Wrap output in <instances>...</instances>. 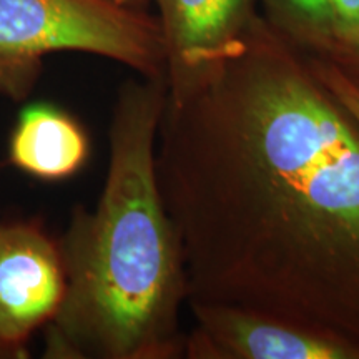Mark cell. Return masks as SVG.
<instances>
[{"instance_id":"obj_1","label":"cell","mask_w":359,"mask_h":359,"mask_svg":"<svg viewBox=\"0 0 359 359\" xmlns=\"http://www.w3.org/2000/svg\"><path fill=\"white\" fill-rule=\"evenodd\" d=\"M156 177L188 303L359 349V123L263 15L222 64L167 88Z\"/></svg>"},{"instance_id":"obj_2","label":"cell","mask_w":359,"mask_h":359,"mask_svg":"<svg viewBox=\"0 0 359 359\" xmlns=\"http://www.w3.org/2000/svg\"><path fill=\"white\" fill-rule=\"evenodd\" d=\"M165 100L167 79H133L118 90L100 198L93 210L75 206L57 238L67 288L45 326L43 358H183L185 259L156 177Z\"/></svg>"},{"instance_id":"obj_3","label":"cell","mask_w":359,"mask_h":359,"mask_svg":"<svg viewBox=\"0 0 359 359\" xmlns=\"http://www.w3.org/2000/svg\"><path fill=\"white\" fill-rule=\"evenodd\" d=\"M53 52L118 62L145 79H167L156 17L115 0H0V95L22 102Z\"/></svg>"},{"instance_id":"obj_4","label":"cell","mask_w":359,"mask_h":359,"mask_svg":"<svg viewBox=\"0 0 359 359\" xmlns=\"http://www.w3.org/2000/svg\"><path fill=\"white\" fill-rule=\"evenodd\" d=\"M65 288L58 240L42 223H0V359L29 358L32 336L57 316Z\"/></svg>"},{"instance_id":"obj_5","label":"cell","mask_w":359,"mask_h":359,"mask_svg":"<svg viewBox=\"0 0 359 359\" xmlns=\"http://www.w3.org/2000/svg\"><path fill=\"white\" fill-rule=\"evenodd\" d=\"M188 359H359V349L296 323L223 303H188Z\"/></svg>"},{"instance_id":"obj_6","label":"cell","mask_w":359,"mask_h":359,"mask_svg":"<svg viewBox=\"0 0 359 359\" xmlns=\"http://www.w3.org/2000/svg\"><path fill=\"white\" fill-rule=\"evenodd\" d=\"M167 50V88L200 79L245 42L255 0H155Z\"/></svg>"},{"instance_id":"obj_7","label":"cell","mask_w":359,"mask_h":359,"mask_svg":"<svg viewBox=\"0 0 359 359\" xmlns=\"http://www.w3.org/2000/svg\"><path fill=\"white\" fill-rule=\"evenodd\" d=\"M90 156L87 130L69 111L47 102L20 111L8 140L12 167L42 182L75 177Z\"/></svg>"},{"instance_id":"obj_8","label":"cell","mask_w":359,"mask_h":359,"mask_svg":"<svg viewBox=\"0 0 359 359\" xmlns=\"http://www.w3.org/2000/svg\"><path fill=\"white\" fill-rule=\"evenodd\" d=\"M264 20L290 43L311 57L327 58L334 50L330 0H262Z\"/></svg>"},{"instance_id":"obj_9","label":"cell","mask_w":359,"mask_h":359,"mask_svg":"<svg viewBox=\"0 0 359 359\" xmlns=\"http://www.w3.org/2000/svg\"><path fill=\"white\" fill-rule=\"evenodd\" d=\"M330 6L336 45L327 60H333L359 43V0H330Z\"/></svg>"},{"instance_id":"obj_10","label":"cell","mask_w":359,"mask_h":359,"mask_svg":"<svg viewBox=\"0 0 359 359\" xmlns=\"http://www.w3.org/2000/svg\"><path fill=\"white\" fill-rule=\"evenodd\" d=\"M309 62H311L314 72L318 74L331 93L338 98L341 105L346 109L353 118L359 123V88L353 82H349L346 75L336 67L333 62L326 60L321 57H311L308 55Z\"/></svg>"},{"instance_id":"obj_11","label":"cell","mask_w":359,"mask_h":359,"mask_svg":"<svg viewBox=\"0 0 359 359\" xmlns=\"http://www.w3.org/2000/svg\"><path fill=\"white\" fill-rule=\"evenodd\" d=\"M330 62H333L346 75L349 82H353L359 88V43L354 48H351V50H348L346 53H343V55L336 57Z\"/></svg>"},{"instance_id":"obj_12","label":"cell","mask_w":359,"mask_h":359,"mask_svg":"<svg viewBox=\"0 0 359 359\" xmlns=\"http://www.w3.org/2000/svg\"><path fill=\"white\" fill-rule=\"evenodd\" d=\"M115 2L122 4V6H128V7H138V6H142L145 0H115Z\"/></svg>"}]
</instances>
